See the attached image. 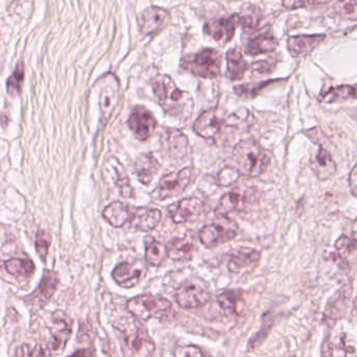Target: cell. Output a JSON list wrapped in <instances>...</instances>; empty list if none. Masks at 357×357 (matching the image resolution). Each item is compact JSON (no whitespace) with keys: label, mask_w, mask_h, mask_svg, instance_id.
Here are the masks:
<instances>
[{"label":"cell","mask_w":357,"mask_h":357,"mask_svg":"<svg viewBox=\"0 0 357 357\" xmlns=\"http://www.w3.org/2000/svg\"><path fill=\"white\" fill-rule=\"evenodd\" d=\"M357 100V85H342L331 88L321 94V100L327 104Z\"/></svg>","instance_id":"28"},{"label":"cell","mask_w":357,"mask_h":357,"mask_svg":"<svg viewBox=\"0 0 357 357\" xmlns=\"http://www.w3.org/2000/svg\"><path fill=\"white\" fill-rule=\"evenodd\" d=\"M6 272L13 276L29 277L35 272V264L31 260L13 258L4 264Z\"/></svg>","instance_id":"31"},{"label":"cell","mask_w":357,"mask_h":357,"mask_svg":"<svg viewBox=\"0 0 357 357\" xmlns=\"http://www.w3.org/2000/svg\"><path fill=\"white\" fill-rule=\"evenodd\" d=\"M161 163L153 153L140 155L135 162V173L138 180L144 185L151 184L160 169Z\"/></svg>","instance_id":"18"},{"label":"cell","mask_w":357,"mask_h":357,"mask_svg":"<svg viewBox=\"0 0 357 357\" xmlns=\"http://www.w3.org/2000/svg\"><path fill=\"white\" fill-rule=\"evenodd\" d=\"M23 79H24V65L22 61H20L17 64L13 75L6 81V90L10 96H15L20 93Z\"/></svg>","instance_id":"34"},{"label":"cell","mask_w":357,"mask_h":357,"mask_svg":"<svg viewBox=\"0 0 357 357\" xmlns=\"http://www.w3.org/2000/svg\"><path fill=\"white\" fill-rule=\"evenodd\" d=\"M175 357H206L201 348L197 346L189 345L182 346L177 348L175 352Z\"/></svg>","instance_id":"41"},{"label":"cell","mask_w":357,"mask_h":357,"mask_svg":"<svg viewBox=\"0 0 357 357\" xmlns=\"http://www.w3.org/2000/svg\"><path fill=\"white\" fill-rule=\"evenodd\" d=\"M243 202H245V195L239 191L233 190L226 193L220 199V204L216 208V214L220 216H227V214L238 209L243 205Z\"/></svg>","instance_id":"30"},{"label":"cell","mask_w":357,"mask_h":357,"mask_svg":"<svg viewBox=\"0 0 357 357\" xmlns=\"http://www.w3.org/2000/svg\"><path fill=\"white\" fill-rule=\"evenodd\" d=\"M239 177H241V174L237 171L236 167H224L218 173V183L222 187L231 186L238 181Z\"/></svg>","instance_id":"37"},{"label":"cell","mask_w":357,"mask_h":357,"mask_svg":"<svg viewBox=\"0 0 357 357\" xmlns=\"http://www.w3.org/2000/svg\"><path fill=\"white\" fill-rule=\"evenodd\" d=\"M326 36L323 35H299L289 37L287 40V48L294 58H304L312 54L324 40Z\"/></svg>","instance_id":"15"},{"label":"cell","mask_w":357,"mask_h":357,"mask_svg":"<svg viewBox=\"0 0 357 357\" xmlns=\"http://www.w3.org/2000/svg\"><path fill=\"white\" fill-rule=\"evenodd\" d=\"M165 248L167 256L174 261H188L195 251L192 243L187 238H174Z\"/></svg>","instance_id":"25"},{"label":"cell","mask_w":357,"mask_h":357,"mask_svg":"<svg viewBox=\"0 0 357 357\" xmlns=\"http://www.w3.org/2000/svg\"><path fill=\"white\" fill-rule=\"evenodd\" d=\"M167 248L159 243V241H152L150 245L146 247V259L149 264L154 266H159L165 262L167 258Z\"/></svg>","instance_id":"33"},{"label":"cell","mask_w":357,"mask_h":357,"mask_svg":"<svg viewBox=\"0 0 357 357\" xmlns=\"http://www.w3.org/2000/svg\"><path fill=\"white\" fill-rule=\"evenodd\" d=\"M181 65L195 77L214 79L220 73L222 54L218 50L206 48L197 54L184 56Z\"/></svg>","instance_id":"4"},{"label":"cell","mask_w":357,"mask_h":357,"mask_svg":"<svg viewBox=\"0 0 357 357\" xmlns=\"http://www.w3.org/2000/svg\"><path fill=\"white\" fill-rule=\"evenodd\" d=\"M328 2H331V0H283V6L293 10L307 6H322Z\"/></svg>","instance_id":"40"},{"label":"cell","mask_w":357,"mask_h":357,"mask_svg":"<svg viewBox=\"0 0 357 357\" xmlns=\"http://www.w3.org/2000/svg\"><path fill=\"white\" fill-rule=\"evenodd\" d=\"M169 214L176 224H185L199 215L204 210V203L197 197H186L169 207Z\"/></svg>","instance_id":"12"},{"label":"cell","mask_w":357,"mask_h":357,"mask_svg":"<svg viewBox=\"0 0 357 357\" xmlns=\"http://www.w3.org/2000/svg\"><path fill=\"white\" fill-rule=\"evenodd\" d=\"M333 12L343 18L357 20V0H339L333 6Z\"/></svg>","instance_id":"36"},{"label":"cell","mask_w":357,"mask_h":357,"mask_svg":"<svg viewBox=\"0 0 357 357\" xmlns=\"http://www.w3.org/2000/svg\"><path fill=\"white\" fill-rule=\"evenodd\" d=\"M236 16L238 25H241L243 29L247 31H255L262 18L261 13L255 6L254 8L252 6L248 10H243V13L236 15Z\"/></svg>","instance_id":"32"},{"label":"cell","mask_w":357,"mask_h":357,"mask_svg":"<svg viewBox=\"0 0 357 357\" xmlns=\"http://www.w3.org/2000/svg\"><path fill=\"white\" fill-rule=\"evenodd\" d=\"M125 343L130 357H150L155 351L154 342L142 327L129 329Z\"/></svg>","instance_id":"9"},{"label":"cell","mask_w":357,"mask_h":357,"mask_svg":"<svg viewBox=\"0 0 357 357\" xmlns=\"http://www.w3.org/2000/svg\"><path fill=\"white\" fill-rule=\"evenodd\" d=\"M238 25L236 15L230 18L220 19L213 22L207 23L205 26L206 33L211 36L214 41L218 43H228L234 36L235 29Z\"/></svg>","instance_id":"16"},{"label":"cell","mask_w":357,"mask_h":357,"mask_svg":"<svg viewBox=\"0 0 357 357\" xmlns=\"http://www.w3.org/2000/svg\"><path fill=\"white\" fill-rule=\"evenodd\" d=\"M14 357H35V350L31 349L27 344H23L17 348Z\"/></svg>","instance_id":"44"},{"label":"cell","mask_w":357,"mask_h":357,"mask_svg":"<svg viewBox=\"0 0 357 357\" xmlns=\"http://www.w3.org/2000/svg\"><path fill=\"white\" fill-rule=\"evenodd\" d=\"M58 283V276H56V273L52 272V271H45L37 291L31 296V298H33L35 303L42 307L50 301V298L56 293Z\"/></svg>","instance_id":"22"},{"label":"cell","mask_w":357,"mask_h":357,"mask_svg":"<svg viewBox=\"0 0 357 357\" xmlns=\"http://www.w3.org/2000/svg\"><path fill=\"white\" fill-rule=\"evenodd\" d=\"M349 184L352 192L357 197V165L354 167L351 174H350Z\"/></svg>","instance_id":"45"},{"label":"cell","mask_w":357,"mask_h":357,"mask_svg":"<svg viewBox=\"0 0 357 357\" xmlns=\"http://www.w3.org/2000/svg\"><path fill=\"white\" fill-rule=\"evenodd\" d=\"M171 19L169 10L159 6H151L138 16L140 31L144 36H153L162 31Z\"/></svg>","instance_id":"8"},{"label":"cell","mask_w":357,"mask_h":357,"mask_svg":"<svg viewBox=\"0 0 357 357\" xmlns=\"http://www.w3.org/2000/svg\"><path fill=\"white\" fill-rule=\"evenodd\" d=\"M161 220L159 209L148 207H134L133 215L130 220V227L138 231H151L158 226Z\"/></svg>","instance_id":"17"},{"label":"cell","mask_w":357,"mask_h":357,"mask_svg":"<svg viewBox=\"0 0 357 357\" xmlns=\"http://www.w3.org/2000/svg\"><path fill=\"white\" fill-rule=\"evenodd\" d=\"M248 70V63L243 59L241 50L233 48L227 54V75L232 81H238Z\"/></svg>","instance_id":"27"},{"label":"cell","mask_w":357,"mask_h":357,"mask_svg":"<svg viewBox=\"0 0 357 357\" xmlns=\"http://www.w3.org/2000/svg\"><path fill=\"white\" fill-rule=\"evenodd\" d=\"M260 257L261 255L256 250L241 248L231 255L228 264L229 271L234 274L251 272L259 264Z\"/></svg>","instance_id":"13"},{"label":"cell","mask_w":357,"mask_h":357,"mask_svg":"<svg viewBox=\"0 0 357 357\" xmlns=\"http://www.w3.org/2000/svg\"><path fill=\"white\" fill-rule=\"evenodd\" d=\"M153 91L167 114L178 119H188L193 112L192 96L177 87L169 75H158L153 79Z\"/></svg>","instance_id":"1"},{"label":"cell","mask_w":357,"mask_h":357,"mask_svg":"<svg viewBox=\"0 0 357 357\" xmlns=\"http://www.w3.org/2000/svg\"><path fill=\"white\" fill-rule=\"evenodd\" d=\"M222 121L220 113L215 109H210L202 113L195 125H193V131L206 139H211L218 135V132L222 129Z\"/></svg>","instance_id":"14"},{"label":"cell","mask_w":357,"mask_h":357,"mask_svg":"<svg viewBox=\"0 0 357 357\" xmlns=\"http://www.w3.org/2000/svg\"><path fill=\"white\" fill-rule=\"evenodd\" d=\"M142 276V268L137 264L123 262L114 268L112 273L113 279L117 284L125 289H131L138 284Z\"/></svg>","instance_id":"19"},{"label":"cell","mask_w":357,"mask_h":357,"mask_svg":"<svg viewBox=\"0 0 357 357\" xmlns=\"http://www.w3.org/2000/svg\"><path fill=\"white\" fill-rule=\"evenodd\" d=\"M104 85L102 87V91H100V111H102V119L105 121H108L110 119L111 115H112L113 111L116 108L117 104H119V82L117 77L114 75L109 73L108 75L102 79Z\"/></svg>","instance_id":"11"},{"label":"cell","mask_w":357,"mask_h":357,"mask_svg":"<svg viewBox=\"0 0 357 357\" xmlns=\"http://www.w3.org/2000/svg\"><path fill=\"white\" fill-rule=\"evenodd\" d=\"M274 66L275 65L272 64L270 61H258L257 63L253 64V70L259 75H266L273 70Z\"/></svg>","instance_id":"43"},{"label":"cell","mask_w":357,"mask_h":357,"mask_svg":"<svg viewBox=\"0 0 357 357\" xmlns=\"http://www.w3.org/2000/svg\"><path fill=\"white\" fill-rule=\"evenodd\" d=\"M68 357H88V354L86 350H79V351L75 352Z\"/></svg>","instance_id":"46"},{"label":"cell","mask_w":357,"mask_h":357,"mask_svg":"<svg viewBox=\"0 0 357 357\" xmlns=\"http://www.w3.org/2000/svg\"><path fill=\"white\" fill-rule=\"evenodd\" d=\"M356 312H357V299H356Z\"/></svg>","instance_id":"47"},{"label":"cell","mask_w":357,"mask_h":357,"mask_svg":"<svg viewBox=\"0 0 357 357\" xmlns=\"http://www.w3.org/2000/svg\"><path fill=\"white\" fill-rule=\"evenodd\" d=\"M264 85H239L234 88V91L241 98H254Z\"/></svg>","instance_id":"42"},{"label":"cell","mask_w":357,"mask_h":357,"mask_svg":"<svg viewBox=\"0 0 357 357\" xmlns=\"http://www.w3.org/2000/svg\"><path fill=\"white\" fill-rule=\"evenodd\" d=\"M312 167L317 177L320 180H327L333 177L337 171L335 160H333L328 151L319 148L316 154L312 158Z\"/></svg>","instance_id":"21"},{"label":"cell","mask_w":357,"mask_h":357,"mask_svg":"<svg viewBox=\"0 0 357 357\" xmlns=\"http://www.w3.org/2000/svg\"><path fill=\"white\" fill-rule=\"evenodd\" d=\"M238 226L227 216H220V220L213 224L203 227L199 231V241L206 248H214L222 243L234 239L236 236Z\"/></svg>","instance_id":"6"},{"label":"cell","mask_w":357,"mask_h":357,"mask_svg":"<svg viewBox=\"0 0 357 357\" xmlns=\"http://www.w3.org/2000/svg\"><path fill=\"white\" fill-rule=\"evenodd\" d=\"M128 123L137 139L142 140V142L149 139L157 128L156 119L144 107L134 108Z\"/></svg>","instance_id":"10"},{"label":"cell","mask_w":357,"mask_h":357,"mask_svg":"<svg viewBox=\"0 0 357 357\" xmlns=\"http://www.w3.org/2000/svg\"><path fill=\"white\" fill-rule=\"evenodd\" d=\"M233 158L241 176L257 178L264 173L271 162L268 153L256 140H241L235 146Z\"/></svg>","instance_id":"2"},{"label":"cell","mask_w":357,"mask_h":357,"mask_svg":"<svg viewBox=\"0 0 357 357\" xmlns=\"http://www.w3.org/2000/svg\"><path fill=\"white\" fill-rule=\"evenodd\" d=\"M209 299L210 294L207 287L197 281L184 283L175 294L176 302L184 310L202 307L208 303Z\"/></svg>","instance_id":"7"},{"label":"cell","mask_w":357,"mask_h":357,"mask_svg":"<svg viewBox=\"0 0 357 357\" xmlns=\"http://www.w3.org/2000/svg\"><path fill=\"white\" fill-rule=\"evenodd\" d=\"M50 245V235L45 231H39L36 238V250L39 254L40 258L45 260L47 256L48 249Z\"/></svg>","instance_id":"38"},{"label":"cell","mask_w":357,"mask_h":357,"mask_svg":"<svg viewBox=\"0 0 357 357\" xmlns=\"http://www.w3.org/2000/svg\"><path fill=\"white\" fill-rule=\"evenodd\" d=\"M165 149L169 156L175 159H182L186 156L188 150V139L181 131L169 129L165 136Z\"/></svg>","instance_id":"23"},{"label":"cell","mask_w":357,"mask_h":357,"mask_svg":"<svg viewBox=\"0 0 357 357\" xmlns=\"http://www.w3.org/2000/svg\"><path fill=\"white\" fill-rule=\"evenodd\" d=\"M195 178V171L193 167H186L177 173L167 174L161 178L157 188L151 193V197L157 201L177 197L186 190Z\"/></svg>","instance_id":"5"},{"label":"cell","mask_w":357,"mask_h":357,"mask_svg":"<svg viewBox=\"0 0 357 357\" xmlns=\"http://www.w3.org/2000/svg\"><path fill=\"white\" fill-rule=\"evenodd\" d=\"M130 312L140 320H169L173 316L171 302L160 296L140 295L128 303Z\"/></svg>","instance_id":"3"},{"label":"cell","mask_w":357,"mask_h":357,"mask_svg":"<svg viewBox=\"0 0 357 357\" xmlns=\"http://www.w3.org/2000/svg\"><path fill=\"white\" fill-rule=\"evenodd\" d=\"M278 47V40L270 33L257 36L248 42L245 45V54L249 56H258V54H270L275 52Z\"/></svg>","instance_id":"24"},{"label":"cell","mask_w":357,"mask_h":357,"mask_svg":"<svg viewBox=\"0 0 357 357\" xmlns=\"http://www.w3.org/2000/svg\"><path fill=\"white\" fill-rule=\"evenodd\" d=\"M335 248L341 255L347 256L356 250V241L347 236H342L335 243Z\"/></svg>","instance_id":"39"},{"label":"cell","mask_w":357,"mask_h":357,"mask_svg":"<svg viewBox=\"0 0 357 357\" xmlns=\"http://www.w3.org/2000/svg\"><path fill=\"white\" fill-rule=\"evenodd\" d=\"M354 350L342 340L340 342L328 341L324 345V357H350Z\"/></svg>","instance_id":"35"},{"label":"cell","mask_w":357,"mask_h":357,"mask_svg":"<svg viewBox=\"0 0 357 357\" xmlns=\"http://www.w3.org/2000/svg\"><path fill=\"white\" fill-rule=\"evenodd\" d=\"M133 208L121 203V202H113L105 208L102 216L109 224L112 225L115 228H121V227L129 224L132 215H133Z\"/></svg>","instance_id":"20"},{"label":"cell","mask_w":357,"mask_h":357,"mask_svg":"<svg viewBox=\"0 0 357 357\" xmlns=\"http://www.w3.org/2000/svg\"><path fill=\"white\" fill-rule=\"evenodd\" d=\"M54 319L56 322V329L52 331L50 349L54 354H61L70 337L71 325L65 320V317H63V319H56L54 317Z\"/></svg>","instance_id":"26"},{"label":"cell","mask_w":357,"mask_h":357,"mask_svg":"<svg viewBox=\"0 0 357 357\" xmlns=\"http://www.w3.org/2000/svg\"><path fill=\"white\" fill-rule=\"evenodd\" d=\"M218 305L227 316H237L243 307V298L236 291H226L218 297Z\"/></svg>","instance_id":"29"}]
</instances>
